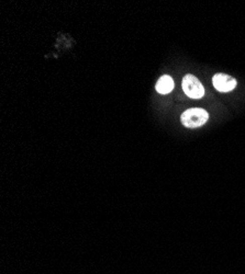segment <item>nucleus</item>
Listing matches in <instances>:
<instances>
[{"label": "nucleus", "mask_w": 245, "mask_h": 274, "mask_svg": "<svg viewBox=\"0 0 245 274\" xmlns=\"http://www.w3.org/2000/svg\"><path fill=\"white\" fill-rule=\"evenodd\" d=\"M209 119V114L204 109H188L182 114V123L188 129H197L204 125Z\"/></svg>", "instance_id": "1"}, {"label": "nucleus", "mask_w": 245, "mask_h": 274, "mask_svg": "<svg viewBox=\"0 0 245 274\" xmlns=\"http://www.w3.org/2000/svg\"><path fill=\"white\" fill-rule=\"evenodd\" d=\"M184 93L191 99H200L205 95V89L201 82L193 75H186L182 82Z\"/></svg>", "instance_id": "2"}, {"label": "nucleus", "mask_w": 245, "mask_h": 274, "mask_svg": "<svg viewBox=\"0 0 245 274\" xmlns=\"http://www.w3.org/2000/svg\"><path fill=\"white\" fill-rule=\"evenodd\" d=\"M212 83L220 93H229L236 87V80L226 74H216L212 78Z\"/></svg>", "instance_id": "3"}, {"label": "nucleus", "mask_w": 245, "mask_h": 274, "mask_svg": "<svg viewBox=\"0 0 245 274\" xmlns=\"http://www.w3.org/2000/svg\"><path fill=\"white\" fill-rule=\"evenodd\" d=\"M174 86L175 83L174 80H173V78L169 75H164L158 79V81L156 83V91L160 95H167L174 89Z\"/></svg>", "instance_id": "4"}]
</instances>
